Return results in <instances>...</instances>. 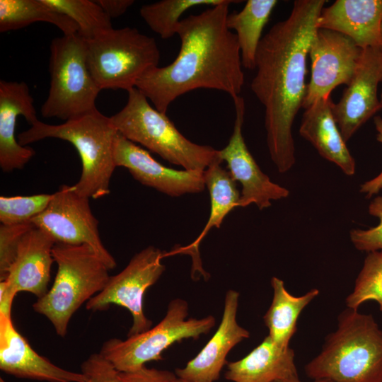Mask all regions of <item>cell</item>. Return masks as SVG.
<instances>
[{"mask_svg": "<svg viewBox=\"0 0 382 382\" xmlns=\"http://www.w3.org/2000/svg\"><path fill=\"white\" fill-rule=\"evenodd\" d=\"M325 0H296L289 16L262 37L250 89L264 107L267 144L277 170L295 163L292 126L306 96V59Z\"/></svg>", "mask_w": 382, "mask_h": 382, "instance_id": "cell-1", "label": "cell"}, {"mask_svg": "<svg viewBox=\"0 0 382 382\" xmlns=\"http://www.w3.org/2000/svg\"><path fill=\"white\" fill-rule=\"evenodd\" d=\"M238 2L224 0L181 19L175 60L150 69L136 84L156 110L166 114L177 98L199 88L221 91L232 99L240 96L244 84L241 52L236 34L226 25L229 6Z\"/></svg>", "mask_w": 382, "mask_h": 382, "instance_id": "cell-2", "label": "cell"}, {"mask_svg": "<svg viewBox=\"0 0 382 382\" xmlns=\"http://www.w3.org/2000/svg\"><path fill=\"white\" fill-rule=\"evenodd\" d=\"M313 381L382 382V330L371 314L348 308L321 352L305 366Z\"/></svg>", "mask_w": 382, "mask_h": 382, "instance_id": "cell-3", "label": "cell"}, {"mask_svg": "<svg viewBox=\"0 0 382 382\" xmlns=\"http://www.w3.org/2000/svg\"><path fill=\"white\" fill-rule=\"evenodd\" d=\"M117 133L110 117L96 108L59 125L38 120L20 133L18 141L23 146L46 138L71 143L78 151L82 165L80 178L74 185L75 191L89 199H99L110 192V180L116 168L114 145Z\"/></svg>", "mask_w": 382, "mask_h": 382, "instance_id": "cell-4", "label": "cell"}, {"mask_svg": "<svg viewBox=\"0 0 382 382\" xmlns=\"http://www.w3.org/2000/svg\"><path fill=\"white\" fill-rule=\"evenodd\" d=\"M127 93L125 105L110 117L117 131L125 138L184 170L204 171L222 162L219 150L184 137L166 114L153 108L137 88Z\"/></svg>", "mask_w": 382, "mask_h": 382, "instance_id": "cell-5", "label": "cell"}, {"mask_svg": "<svg viewBox=\"0 0 382 382\" xmlns=\"http://www.w3.org/2000/svg\"><path fill=\"white\" fill-rule=\"evenodd\" d=\"M52 255L57 265L54 283L33 308L50 321L59 336L64 337L74 313L105 286L110 270L87 245L55 243Z\"/></svg>", "mask_w": 382, "mask_h": 382, "instance_id": "cell-6", "label": "cell"}, {"mask_svg": "<svg viewBox=\"0 0 382 382\" xmlns=\"http://www.w3.org/2000/svg\"><path fill=\"white\" fill-rule=\"evenodd\" d=\"M50 86L41 106L43 117L65 121L96 109L101 91L86 62V40L78 33L55 37L50 44Z\"/></svg>", "mask_w": 382, "mask_h": 382, "instance_id": "cell-7", "label": "cell"}, {"mask_svg": "<svg viewBox=\"0 0 382 382\" xmlns=\"http://www.w3.org/2000/svg\"><path fill=\"white\" fill-rule=\"evenodd\" d=\"M159 59L154 38L136 28H112L86 40L87 66L100 90L136 88L148 70L158 66Z\"/></svg>", "mask_w": 382, "mask_h": 382, "instance_id": "cell-8", "label": "cell"}, {"mask_svg": "<svg viewBox=\"0 0 382 382\" xmlns=\"http://www.w3.org/2000/svg\"><path fill=\"white\" fill-rule=\"evenodd\" d=\"M188 304L182 299L172 300L164 318L154 328L125 340L109 339L103 345L100 353L121 373L138 370L151 361L163 359L162 353L185 339H198L209 332L215 325V318H189Z\"/></svg>", "mask_w": 382, "mask_h": 382, "instance_id": "cell-9", "label": "cell"}, {"mask_svg": "<svg viewBox=\"0 0 382 382\" xmlns=\"http://www.w3.org/2000/svg\"><path fill=\"white\" fill-rule=\"evenodd\" d=\"M165 252L149 246L135 254L118 274L110 276L103 289L86 302L87 310L105 311L111 305L127 308L132 314V325L127 337L144 332L151 328L143 309L146 289L154 284L165 271L162 259Z\"/></svg>", "mask_w": 382, "mask_h": 382, "instance_id": "cell-10", "label": "cell"}, {"mask_svg": "<svg viewBox=\"0 0 382 382\" xmlns=\"http://www.w3.org/2000/svg\"><path fill=\"white\" fill-rule=\"evenodd\" d=\"M31 223L48 234L55 243L87 245L109 270L116 261L102 243L98 221L93 214L89 198L79 195L74 185H63L52 194L46 209Z\"/></svg>", "mask_w": 382, "mask_h": 382, "instance_id": "cell-11", "label": "cell"}, {"mask_svg": "<svg viewBox=\"0 0 382 382\" xmlns=\"http://www.w3.org/2000/svg\"><path fill=\"white\" fill-rule=\"evenodd\" d=\"M361 51L362 49L345 35L318 28L309 49L311 76L302 108L306 109L319 99L330 96L337 86L347 85Z\"/></svg>", "mask_w": 382, "mask_h": 382, "instance_id": "cell-12", "label": "cell"}, {"mask_svg": "<svg viewBox=\"0 0 382 382\" xmlns=\"http://www.w3.org/2000/svg\"><path fill=\"white\" fill-rule=\"evenodd\" d=\"M54 244L48 234L35 226L24 234L6 277L0 282V314L11 316L13 301L20 291L30 292L37 299L47 294Z\"/></svg>", "mask_w": 382, "mask_h": 382, "instance_id": "cell-13", "label": "cell"}, {"mask_svg": "<svg viewBox=\"0 0 382 382\" xmlns=\"http://www.w3.org/2000/svg\"><path fill=\"white\" fill-rule=\"evenodd\" d=\"M233 100L236 112L233 133L226 146L219 150V155L226 163L232 178L241 185L239 207L255 204L262 210L270 207L272 200L287 197L289 191L272 182L256 163L242 132L245 110L244 99L238 96Z\"/></svg>", "mask_w": 382, "mask_h": 382, "instance_id": "cell-14", "label": "cell"}, {"mask_svg": "<svg viewBox=\"0 0 382 382\" xmlns=\"http://www.w3.org/2000/svg\"><path fill=\"white\" fill-rule=\"evenodd\" d=\"M382 81V49H362L354 73L342 98L332 103V112L347 142L371 117L382 109L378 85Z\"/></svg>", "mask_w": 382, "mask_h": 382, "instance_id": "cell-15", "label": "cell"}, {"mask_svg": "<svg viewBox=\"0 0 382 382\" xmlns=\"http://www.w3.org/2000/svg\"><path fill=\"white\" fill-rule=\"evenodd\" d=\"M114 158L116 167L127 168L139 183L170 197L199 193L205 188L204 171L168 168L119 132L115 141Z\"/></svg>", "mask_w": 382, "mask_h": 382, "instance_id": "cell-16", "label": "cell"}, {"mask_svg": "<svg viewBox=\"0 0 382 382\" xmlns=\"http://www.w3.org/2000/svg\"><path fill=\"white\" fill-rule=\"evenodd\" d=\"M239 293L228 290L225 296L221 323L214 335L183 368L177 369V377L190 382H214L226 364L228 352L239 342L248 338L249 332L236 320Z\"/></svg>", "mask_w": 382, "mask_h": 382, "instance_id": "cell-17", "label": "cell"}, {"mask_svg": "<svg viewBox=\"0 0 382 382\" xmlns=\"http://www.w3.org/2000/svg\"><path fill=\"white\" fill-rule=\"evenodd\" d=\"M0 369L18 378L48 382H83L85 375L62 369L37 354L16 329L11 316L0 314Z\"/></svg>", "mask_w": 382, "mask_h": 382, "instance_id": "cell-18", "label": "cell"}, {"mask_svg": "<svg viewBox=\"0 0 382 382\" xmlns=\"http://www.w3.org/2000/svg\"><path fill=\"white\" fill-rule=\"evenodd\" d=\"M33 98L25 82L0 81V167L4 172L22 169L35 155L33 149L21 145L15 137L18 116L28 124L39 120Z\"/></svg>", "mask_w": 382, "mask_h": 382, "instance_id": "cell-19", "label": "cell"}, {"mask_svg": "<svg viewBox=\"0 0 382 382\" xmlns=\"http://www.w3.org/2000/svg\"><path fill=\"white\" fill-rule=\"evenodd\" d=\"M381 24L382 0H337L317 20L318 28L341 33L361 49H382Z\"/></svg>", "mask_w": 382, "mask_h": 382, "instance_id": "cell-20", "label": "cell"}, {"mask_svg": "<svg viewBox=\"0 0 382 382\" xmlns=\"http://www.w3.org/2000/svg\"><path fill=\"white\" fill-rule=\"evenodd\" d=\"M330 96L323 97L303 114L299 134L326 160L335 163L347 175L355 173L356 163L346 145L332 112Z\"/></svg>", "mask_w": 382, "mask_h": 382, "instance_id": "cell-21", "label": "cell"}, {"mask_svg": "<svg viewBox=\"0 0 382 382\" xmlns=\"http://www.w3.org/2000/svg\"><path fill=\"white\" fill-rule=\"evenodd\" d=\"M233 382H276L299 379L294 352L276 345L267 335L241 359L227 363L225 374Z\"/></svg>", "mask_w": 382, "mask_h": 382, "instance_id": "cell-22", "label": "cell"}, {"mask_svg": "<svg viewBox=\"0 0 382 382\" xmlns=\"http://www.w3.org/2000/svg\"><path fill=\"white\" fill-rule=\"evenodd\" d=\"M221 163H215L204 172L205 187L208 189L210 197V212L203 230L189 245L180 247L169 253H166V257L173 253H189L192 255L195 267H197L200 242L212 228H219L226 215L233 209L239 207L241 192L237 188L236 182Z\"/></svg>", "mask_w": 382, "mask_h": 382, "instance_id": "cell-23", "label": "cell"}, {"mask_svg": "<svg viewBox=\"0 0 382 382\" xmlns=\"http://www.w3.org/2000/svg\"><path fill=\"white\" fill-rule=\"evenodd\" d=\"M272 303L263 319L268 328V336L278 346L287 348L289 341L296 330V323L303 308L319 294L313 289L301 296L291 295L284 286V282L273 277Z\"/></svg>", "mask_w": 382, "mask_h": 382, "instance_id": "cell-24", "label": "cell"}, {"mask_svg": "<svg viewBox=\"0 0 382 382\" xmlns=\"http://www.w3.org/2000/svg\"><path fill=\"white\" fill-rule=\"evenodd\" d=\"M277 3V0H248L241 11L227 16V28L236 32L242 65L245 69L255 68L256 52L263 28Z\"/></svg>", "mask_w": 382, "mask_h": 382, "instance_id": "cell-25", "label": "cell"}, {"mask_svg": "<svg viewBox=\"0 0 382 382\" xmlns=\"http://www.w3.org/2000/svg\"><path fill=\"white\" fill-rule=\"evenodd\" d=\"M39 21L53 24L65 35L79 33V27L71 18L42 0H0L1 33L18 30Z\"/></svg>", "mask_w": 382, "mask_h": 382, "instance_id": "cell-26", "label": "cell"}, {"mask_svg": "<svg viewBox=\"0 0 382 382\" xmlns=\"http://www.w3.org/2000/svg\"><path fill=\"white\" fill-rule=\"evenodd\" d=\"M224 0H161L145 4L140 8V16L148 26L163 39L177 35L181 15L198 6H213Z\"/></svg>", "mask_w": 382, "mask_h": 382, "instance_id": "cell-27", "label": "cell"}, {"mask_svg": "<svg viewBox=\"0 0 382 382\" xmlns=\"http://www.w3.org/2000/svg\"><path fill=\"white\" fill-rule=\"evenodd\" d=\"M53 8L71 18L79 27V34L86 40L113 28L111 18L96 1L42 0Z\"/></svg>", "mask_w": 382, "mask_h": 382, "instance_id": "cell-28", "label": "cell"}, {"mask_svg": "<svg viewBox=\"0 0 382 382\" xmlns=\"http://www.w3.org/2000/svg\"><path fill=\"white\" fill-rule=\"evenodd\" d=\"M369 301H376L382 313V250L368 253L346 303L348 308L357 310Z\"/></svg>", "mask_w": 382, "mask_h": 382, "instance_id": "cell-29", "label": "cell"}, {"mask_svg": "<svg viewBox=\"0 0 382 382\" xmlns=\"http://www.w3.org/2000/svg\"><path fill=\"white\" fill-rule=\"evenodd\" d=\"M52 194L0 197L1 224L14 225L31 222L49 204Z\"/></svg>", "mask_w": 382, "mask_h": 382, "instance_id": "cell-30", "label": "cell"}, {"mask_svg": "<svg viewBox=\"0 0 382 382\" xmlns=\"http://www.w3.org/2000/svg\"><path fill=\"white\" fill-rule=\"evenodd\" d=\"M35 226L31 223L0 225V279L4 280L16 255L24 234Z\"/></svg>", "mask_w": 382, "mask_h": 382, "instance_id": "cell-31", "label": "cell"}, {"mask_svg": "<svg viewBox=\"0 0 382 382\" xmlns=\"http://www.w3.org/2000/svg\"><path fill=\"white\" fill-rule=\"evenodd\" d=\"M369 214L379 219L378 224L369 229L351 230L350 240L354 247L367 253L382 250V196L376 197L369 205Z\"/></svg>", "mask_w": 382, "mask_h": 382, "instance_id": "cell-32", "label": "cell"}, {"mask_svg": "<svg viewBox=\"0 0 382 382\" xmlns=\"http://www.w3.org/2000/svg\"><path fill=\"white\" fill-rule=\"evenodd\" d=\"M83 382H122L120 372L100 353L90 355L81 366Z\"/></svg>", "mask_w": 382, "mask_h": 382, "instance_id": "cell-33", "label": "cell"}, {"mask_svg": "<svg viewBox=\"0 0 382 382\" xmlns=\"http://www.w3.org/2000/svg\"><path fill=\"white\" fill-rule=\"evenodd\" d=\"M122 382H173L176 374L166 370L142 368L130 372H120Z\"/></svg>", "mask_w": 382, "mask_h": 382, "instance_id": "cell-34", "label": "cell"}, {"mask_svg": "<svg viewBox=\"0 0 382 382\" xmlns=\"http://www.w3.org/2000/svg\"><path fill=\"white\" fill-rule=\"evenodd\" d=\"M374 125L377 132L376 139L382 144V117L376 116L374 118ZM382 190V171L375 178L366 181L360 186V192L370 198L378 194Z\"/></svg>", "mask_w": 382, "mask_h": 382, "instance_id": "cell-35", "label": "cell"}, {"mask_svg": "<svg viewBox=\"0 0 382 382\" xmlns=\"http://www.w3.org/2000/svg\"><path fill=\"white\" fill-rule=\"evenodd\" d=\"M96 1L110 18L122 16L134 3L133 0H98Z\"/></svg>", "mask_w": 382, "mask_h": 382, "instance_id": "cell-36", "label": "cell"}, {"mask_svg": "<svg viewBox=\"0 0 382 382\" xmlns=\"http://www.w3.org/2000/svg\"><path fill=\"white\" fill-rule=\"evenodd\" d=\"M276 382H302L299 379H295V380H282V381H278ZM312 382H326L323 381H313Z\"/></svg>", "mask_w": 382, "mask_h": 382, "instance_id": "cell-37", "label": "cell"}, {"mask_svg": "<svg viewBox=\"0 0 382 382\" xmlns=\"http://www.w3.org/2000/svg\"><path fill=\"white\" fill-rule=\"evenodd\" d=\"M173 382H190V381L177 377V378L174 380Z\"/></svg>", "mask_w": 382, "mask_h": 382, "instance_id": "cell-38", "label": "cell"}, {"mask_svg": "<svg viewBox=\"0 0 382 382\" xmlns=\"http://www.w3.org/2000/svg\"><path fill=\"white\" fill-rule=\"evenodd\" d=\"M0 382H6V381L1 377L0 378Z\"/></svg>", "mask_w": 382, "mask_h": 382, "instance_id": "cell-39", "label": "cell"}, {"mask_svg": "<svg viewBox=\"0 0 382 382\" xmlns=\"http://www.w3.org/2000/svg\"><path fill=\"white\" fill-rule=\"evenodd\" d=\"M380 100H381V103H382V91H381V93Z\"/></svg>", "mask_w": 382, "mask_h": 382, "instance_id": "cell-40", "label": "cell"}, {"mask_svg": "<svg viewBox=\"0 0 382 382\" xmlns=\"http://www.w3.org/2000/svg\"><path fill=\"white\" fill-rule=\"evenodd\" d=\"M381 39H382V24H381Z\"/></svg>", "mask_w": 382, "mask_h": 382, "instance_id": "cell-41", "label": "cell"}]
</instances>
